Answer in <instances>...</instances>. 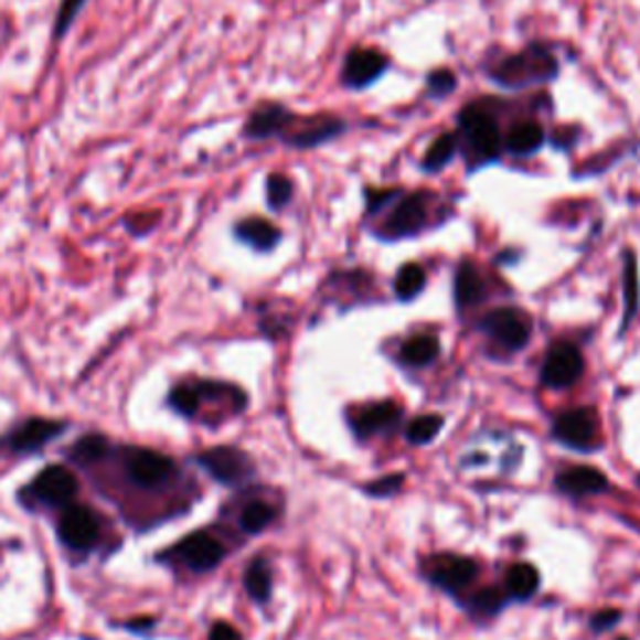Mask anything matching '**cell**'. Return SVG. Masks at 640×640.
Returning a JSON list of instances; mask_svg holds the SVG:
<instances>
[{
	"mask_svg": "<svg viewBox=\"0 0 640 640\" xmlns=\"http://www.w3.org/2000/svg\"><path fill=\"white\" fill-rule=\"evenodd\" d=\"M458 153L466 158L468 171L498 163L503 156V136L495 118L483 106H468L458 116Z\"/></svg>",
	"mask_w": 640,
	"mask_h": 640,
	"instance_id": "1",
	"label": "cell"
},
{
	"mask_svg": "<svg viewBox=\"0 0 640 640\" xmlns=\"http://www.w3.org/2000/svg\"><path fill=\"white\" fill-rule=\"evenodd\" d=\"M561 65L555 61V55L551 49H545L541 43H533L529 49L508 55L501 63L491 65V81H495L498 86L503 88H529V86H538V83H551L558 78Z\"/></svg>",
	"mask_w": 640,
	"mask_h": 640,
	"instance_id": "2",
	"label": "cell"
},
{
	"mask_svg": "<svg viewBox=\"0 0 640 640\" xmlns=\"http://www.w3.org/2000/svg\"><path fill=\"white\" fill-rule=\"evenodd\" d=\"M430 201L433 198L428 193H401L391 201V213L385 215L383 238L401 241L410 238V235H418L428 225L430 218Z\"/></svg>",
	"mask_w": 640,
	"mask_h": 640,
	"instance_id": "3",
	"label": "cell"
},
{
	"mask_svg": "<svg viewBox=\"0 0 640 640\" xmlns=\"http://www.w3.org/2000/svg\"><path fill=\"white\" fill-rule=\"evenodd\" d=\"M25 495L35 503L65 508L78 495V478L65 466H45L25 488Z\"/></svg>",
	"mask_w": 640,
	"mask_h": 640,
	"instance_id": "4",
	"label": "cell"
},
{
	"mask_svg": "<svg viewBox=\"0 0 640 640\" xmlns=\"http://www.w3.org/2000/svg\"><path fill=\"white\" fill-rule=\"evenodd\" d=\"M553 438L576 450H593L600 440V423L593 408H573L553 423Z\"/></svg>",
	"mask_w": 640,
	"mask_h": 640,
	"instance_id": "5",
	"label": "cell"
},
{
	"mask_svg": "<svg viewBox=\"0 0 640 640\" xmlns=\"http://www.w3.org/2000/svg\"><path fill=\"white\" fill-rule=\"evenodd\" d=\"M58 538L65 548L86 553L100 541V521L88 505H65L58 521Z\"/></svg>",
	"mask_w": 640,
	"mask_h": 640,
	"instance_id": "6",
	"label": "cell"
},
{
	"mask_svg": "<svg viewBox=\"0 0 640 640\" xmlns=\"http://www.w3.org/2000/svg\"><path fill=\"white\" fill-rule=\"evenodd\" d=\"M126 473L138 488H160L171 483L178 468L168 456L150 448H134L126 456Z\"/></svg>",
	"mask_w": 640,
	"mask_h": 640,
	"instance_id": "7",
	"label": "cell"
},
{
	"mask_svg": "<svg viewBox=\"0 0 640 640\" xmlns=\"http://www.w3.org/2000/svg\"><path fill=\"white\" fill-rule=\"evenodd\" d=\"M166 558H178L195 573H209L215 566H221L225 558V548L218 538H213L211 533L198 531L185 535L181 543H175L171 551L166 553Z\"/></svg>",
	"mask_w": 640,
	"mask_h": 640,
	"instance_id": "8",
	"label": "cell"
},
{
	"mask_svg": "<svg viewBox=\"0 0 640 640\" xmlns=\"http://www.w3.org/2000/svg\"><path fill=\"white\" fill-rule=\"evenodd\" d=\"M68 423L53 420V418H28L21 426L13 428L11 436L3 440L8 454L15 456H33L38 450H43L55 438H61Z\"/></svg>",
	"mask_w": 640,
	"mask_h": 640,
	"instance_id": "9",
	"label": "cell"
},
{
	"mask_svg": "<svg viewBox=\"0 0 640 640\" xmlns=\"http://www.w3.org/2000/svg\"><path fill=\"white\" fill-rule=\"evenodd\" d=\"M195 460H198V466L205 470V473H209L213 480H218V483H223V486L241 483V480H246L253 473L250 458L243 454V450L233 448V446L209 448Z\"/></svg>",
	"mask_w": 640,
	"mask_h": 640,
	"instance_id": "10",
	"label": "cell"
},
{
	"mask_svg": "<svg viewBox=\"0 0 640 640\" xmlns=\"http://www.w3.org/2000/svg\"><path fill=\"white\" fill-rule=\"evenodd\" d=\"M583 375V355L576 345L555 343L548 348L543 361L541 381L553 391H566L576 385Z\"/></svg>",
	"mask_w": 640,
	"mask_h": 640,
	"instance_id": "11",
	"label": "cell"
},
{
	"mask_svg": "<svg viewBox=\"0 0 640 640\" xmlns=\"http://www.w3.org/2000/svg\"><path fill=\"white\" fill-rule=\"evenodd\" d=\"M348 130V126L343 124L341 118H331V116H323V118H300L296 116L294 124L288 126V130L284 134V143L294 146V148H318L323 143H331L338 136H343Z\"/></svg>",
	"mask_w": 640,
	"mask_h": 640,
	"instance_id": "12",
	"label": "cell"
},
{
	"mask_svg": "<svg viewBox=\"0 0 640 640\" xmlns=\"http://www.w3.org/2000/svg\"><path fill=\"white\" fill-rule=\"evenodd\" d=\"M388 71H391L388 55H383L375 49H355L348 53L341 78L348 88L363 90L371 88L373 83H378Z\"/></svg>",
	"mask_w": 640,
	"mask_h": 640,
	"instance_id": "13",
	"label": "cell"
},
{
	"mask_svg": "<svg viewBox=\"0 0 640 640\" xmlns=\"http://www.w3.org/2000/svg\"><path fill=\"white\" fill-rule=\"evenodd\" d=\"M480 328L505 348H511V351H518V348H523L529 343L531 338V326L529 320H525L523 313H518L515 308H498L491 310L483 320H480Z\"/></svg>",
	"mask_w": 640,
	"mask_h": 640,
	"instance_id": "14",
	"label": "cell"
},
{
	"mask_svg": "<svg viewBox=\"0 0 640 640\" xmlns=\"http://www.w3.org/2000/svg\"><path fill=\"white\" fill-rule=\"evenodd\" d=\"M294 118L296 113L280 106V103H260V106L248 116L246 126H243V136L248 140L284 138L288 126L294 124Z\"/></svg>",
	"mask_w": 640,
	"mask_h": 640,
	"instance_id": "15",
	"label": "cell"
},
{
	"mask_svg": "<svg viewBox=\"0 0 640 640\" xmlns=\"http://www.w3.org/2000/svg\"><path fill=\"white\" fill-rule=\"evenodd\" d=\"M428 576L436 586L456 593L476 580L478 566L470 558H460V555H440L430 563Z\"/></svg>",
	"mask_w": 640,
	"mask_h": 640,
	"instance_id": "16",
	"label": "cell"
},
{
	"mask_svg": "<svg viewBox=\"0 0 640 640\" xmlns=\"http://www.w3.org/2000/svg\"><path fill=\"white\" fill-rule=\"evenodd\" d=\"M233 235L243 243V246L258 253L273 250L280 243V238H284L278 225H273L266 218H243L233 225Z\"/></svg>",
	"mask_w": 640,
	"mask_h": 640,
	"instance_id": "17",
	"label": "cell"
},
{
	"mask_svg": "<svg viewBox=\"0 0 640 640\" xmlns=\"http://www.w3.org/2000/svg\"><path fill=\"white\" fill-rule=\"evenodd\" d=\"M545 146V128L538 120H518L503 138V150L515 158H529Z\"/></svg>",
	"mask_w": 640,
	"mask_h": 640,
	"instance_id": "18",
	"label": "cell"
},
{
	"mask_svg": "<svg viewBox=\"0 0 640 640\" xmlns=\"http://www.w3.org/2000/svg\"><path fill=\"white\" fill-rule=\"evenodd\" d=\"M555 488L568 495H593L606 491L608 478L596 468L578 466L563 470V473L555 478Z\"/></svg>",
	"mask_w": 640,
	"mask_h": 640,
	"instance_id": "19",
	"label": "cell"
},
{
	"mask_svg": "<svg viewBox=\"0 0 640 640\" xmlns=\"http://www.w3.org/2000/svg\"><path fill=\"white\" fill-rule=\"evenodd\" d=\"M401 408L395 403H373V406L358 410L353 416V428L358 430V436H371V433H381L385 428H391L398 423Z\"/></svg>",
	"mask_w": 640,
	"mask_h": 640,
	"instance_id": "20",
	"label": "cell"
},
{
	"mask_svg": "<svg viewBox=\"0 0 640 640\" xmlns=\"http://www.w3.org/2000/svg\"><path fill=\"white\" fill-rule=\"evenodd\" d=\"M486 298V284L480 278V273L470 263H463L456 273V300L460 308L478 306Z\"/></svg>",
	"mask_w": 640,
	"mask_h": 640,
	"instance_id": "21",
	"label": "cell"
},
{
	"mask_svg": "<svg viewBox=\"0 0 640 640\" xmlns=\"http://www.w3.org/2000/svg\"><path fill=\"white\" fill-rule=\"evenodd\" d=\"M541 586V576L531 563H515V566L508 570L505 576V590L508 596L515 600H529L535 596V590Z\"/></svg>",
	"mask_w": 640,
	"mask_h": 640,
	"instance_id": "22",
	"label": "cell"
},
{
	"mask_svg": "<svg viewBox=\"0 0 640 640\" xmlns=\"http://www.w3.org/2000/svg\"><path fill=\"white\" fill-rule=\"evenodd\" d=\"M458 156V138L456 134L440 136L436 143H433L426 156H423V171L426 173H440L446 166L454 163V158Z\"/></svg>",
	"mask_w": 640,
	"mask_h": 640,
	"instance_id": "23",
	"label": "cell"
},
{
	"mask_svg": "<svg viewBox=\"0 0 640 640\" xmlns=\"http://www.w3.org/2000/svg\"><path fill=\"white\" fill-rule=\"evenodd\" d=\"M246 590L256 604H266L273 593V576L268 563L258 558L253 561L246 570Z\"/></svg>",
	"mask_w": 640,
	"mask_h": 640,
	"instance_id": "24",
	"label": "cell"
},
{
	"mask_svg": "<svg viewBox=\"0 0 640 640\" xmlns=\"http://www.w3.org/2000/svg\"><path fill=\"white\" fill-rule=\"evenodd\" d=\"M438 338H433V335H416V338H410V341L403 345V351H401V358H403V363H408V365H428L430 361H436V355H438Z\"/></svg>",
	"mask_w": 640,
	"mask_h": 640,
	"instance_id": "25",
	"label": "cell"
},
{
	"mask_svg": "<svg viewBox=\"0 0 640 640\" xmlns=\"http://www.w3.org/2000/svg\"><path fill=\"white\" fill-rule=\"evenodd\" d=\"M106 454H108V438L98 436V433H88V436L78 438L68 450V456L75 460V463H96V460L106 458Z\"/></svg>",
	"mask_w": 640,
	"mask_h": 640,
	"instance_id": "26",
	"label": "cell"
},
{
	"mask_svg": "<svg viewBox=\"0 0 640 640\" xmlns=\"http://www.w3.org/2000/svg\"><path fill=\"white\" fill-rule=\"evenodd\" d=\"M423 288H426V270H423L418 263H408V266H403L398 270V276H395V296L401 300L416 298Z\"/></svg>",
	"mask_w": 640,
	"mask_h": 640,
	"instance_id": "27",
	"label": "cell"
},
{
	"mask_svg": "<svg viewBox=\"0 0 640 640\" xmlns=\"http://www.w3.org/2000/svg\"><path fill=\"white\" fill-rule=\"evenodd\" d=\"M623 328L628 326V320L636 316L638 308V268H636V256L633 253H626L623 258Z\"/></svg>",
	"mask_w": 640,
	"mask_h": 640,
	"instance_id": "28",
	"label": "cell"
},
{
	"mask_svg": "<svg viewBox=\"0 0 640 640\" xmlns=\"http://www.w3.org/2000/svg\"><path fill=\"white\" fill-rule=\"evenodd\" d=\"M273 518H276V511L268 503H250L246 505V511L241 513V529L250 533V535H258L268 529V525L273 523Z\"/></svg>",
	"mask_w": 640,
	"mask_h": 640,
	"instance_id": "29",
	"label": "cell"
},
{
	"mask_svg": "<svg viewBox=\"0 0 640 640\" xmlns=\"http://www.w3.org/2000/svg\"><path fill=\"white\" fill-rule=\"evenodd\" d=\"M201 393H198L195 385H175L168 395V406H171L175 413H181L183 418H193L198 408H201Z\"/></svg>",
	"mask_w": 640,
	"mask_h": 640,
	"instance_id": "30",
	"label": "cell"
},
{
	"mask_svg": "<svg viewBox=\"0 0 640 640\" xmlns=\"http://www.w3.org/2000/svg\"><path fill=\"white\" fill-rule=\"evenodd\" d=\"M88 0H61V8H58V13H55V21H53V33L51 38L55 43H61L65 35H68V31L73 28L75 23V18H78V13L86 8Z\"/></svg>",
	"mask_w": 640,
	"mask_h": 640,
	"instance_id": "31",
	"label": "cell"
},
{
	"mask_svg": "<svg viewBox=\"0 0 640 640\" xmlns=\"http://www.w3.org/2000/svg\"><path fill=\"white\" fill-rule=\"evenodd\" d=\"M294 198V181L288 175L273 173L266 181V201L273 211H284Z\"/></svg>",
	"mask_w": 640,
	"mask_h": 640,
	"instance_id": "32",
	"label": "cell"
},
{
	"mask_svg": "<svg viewBox=\"0 0 640 640\" xmlns=\"http://www.w3.org/2000/svg\"><path fill=\"white\" fill-rule=\"evenodd\" d=\"M440 428H444V418L440 416H420L406 428V438L416 446H426L438 436Z\"/></svg>",
	"mask_w": 640,
	"mask_h": 640,
	"instance_id": "33",
	"label": "cell"
},
{
	"mask_svg": "<svg viewBox=\"0 0 640 640\" xmlns=\"http://www.w3.org/2000/svg\"><path fill=\"white\" fill-rule=\"evenodd\" d=\"M428 93L433 98H446L456 90V73L448 68H438L428 73Z\"/></svg>",
	"mask_w": 640,
	"mask_h": 640,
	"instance_id": "34",
	"label": "cell"
},
{
	"mask_svg": "<svg viewBox=\"0 0 640 640\" xmlns=\"http://www.w3.org/2000/svg\"><path fill=\"white\" fill-rule=\"evenodd\" d=\"M503 604H505V596L495 588H483L480 593H476L473 600H470V606L480 610V614H498V610L503 608Z\"/></svg>",
	"mask_w": 640,
	"mask_h": 640,
	"instance_id": "35",
	"label": "cell"
},
{
	"mask_svg": "<svg viewBox=\"0 0 640 640\" xmlns=\"http://www.w3.org/2000/svg\"><path fill=\"white\" fill-rule=\"evenodd\" d=\"M401 486H403V476H385V478L373 480V483L365 486V493L375 495V498H385V495L398 493Z\"/></svg>",
	"mask_w": 640,
	"mask_h": 640,
	"instance_id": "36",
	"label": "cell"
},
{
	"mask_svg": "<svg viewBox=\"0 0 640 640\" xmlns=\"http://www.w3.org/2000/svg\"><path fill=\"white\" fill-rule=\"evenodd\" d=\"M618 620H620L618 610H600V614L590 620V626L596 633H604V630H608L610 626H616Z\"/></svg>",
	"mask_w": 640,
	"mask_h": 640,
	"instance_id": "37",
	"label": "cell"
},
{
	"mask_svg": "<svg viewBox=\"0 0 640 640\" xmlns=\"http://www.w3.org/2000/svg\"><path fill=\"white\" fill-rule=\"evenodd\" d=\"M209 640H243V638L231 623H223V620H218V623H213Z\"/></svg>",
	"mask_w": 640,
	"mask_h": 640,
	"instance_id": "38",
	"label": "cell"
}]
</instances>
